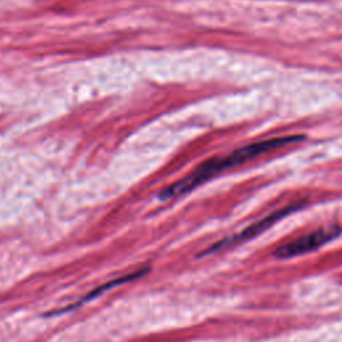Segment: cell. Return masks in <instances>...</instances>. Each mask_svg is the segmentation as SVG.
I'll return each mask as SVG.
<instances>
[{"label":"cell","instance_id":"obj_2","mask_svg":"<svg viewBox=\"0 0 342 342\" xmlns=\"http://www.w3.org/2000/svg\"><path fill=\"white\" fill-rule=\"evenodd\" d=\"M342 233L341 226L333 224V226H327V227H321L316 232L305 234V236L299 237V238L290 241V242L285 243L280 246L274 251V255L280 259H287V258L298 257V255H303V254L312 253L320 249L321 246L326 245L333 239H335Z\"/></svg>","mask_w":342,"mask_h":342},{"label":"cell","instance_id":"obj_1","mask_svg":"<svg viewBox=\"0 0 342 342\" xmlns=\"http://www.w3.org/2000/svg\"><path fill=\"white\" fill-rule=\"evenodd\" d=\"M302 139H303V136L301 135H289L259 140V142H254V143L247 144V146H243V147L233 151L227 155H223V157H215V158L209 159L206 162L201 163L192 174H188L187 177H184L183 179L178 180L169 187H166L159 194V198L162 201L177 198V197H180L186 193H190L192 190L198 187L199 184L205 183V182H207L218 174L223 173L226 170L250 162V161L261 157V155L285 147L287 144L297 143Z\"/></svg>","mask_w":342,"mask_h":342},{"label":"cell","instance_id":"obj_4","mask_svg":"<svg viewBox=\"0 0 342 342\" xmlns=\"http://www.w3.org/2000/svg\"><path fill=\"white\" fill-rule=\"evenodd\" d=\"M147 272H148V269H140V270L131 273V274H129V276L119 277V278H117V280L110 281V282H107V283H103L102 286L96 287L95 290H92L91 293H89L86 297L82 298L81 301H78L77 303H74L72 306H67V308H64V309L56 310V312H54V313H58V314H59V313H64V312H68V310L75 309V308H78V306H81V303H85V302H89V301H91V299H95L96 297H99L100 294H103L104 291L110 290V289H112V287L121 286V285H125V283L131 282V281H134V280H138V278H140V277L144 276V274H147Z\"/></svg>","mask_w":342,"mask_h":342},{"label":"cell","instance_id":"obj_3","mask_svg":"<svg viewBox=\"0 0 342 342\" xmlns=\"http://www.w3.org/2000/svg\"><path fill=\"white\" fill-rule=\"evenodd\" d=\"M299 207H301V205H293V206H286V207H283V209L277 210V211L272 213L270 215L263 218V219H259V221L255 222V223L250 224L249 227H246L241 233L236 234V236L229 237V238H224V239H222V241H219V242L214 243L213 246L209 247L205 253H202V255L218 253V251L224 250V249H227V247H230V246H234V245H238V243H241V242H246V241H249V239L259 236L261 233L268 230L269 227H272L273 224L277 223L278 221H281L283 217H286V215L291 214L293 211L299 209Z\"/></svg>","mask_w":342,"mask_h":342}]
</instances>
